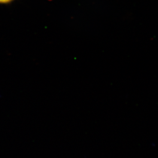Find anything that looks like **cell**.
Here are the masks:
<instances>
[{"label": "cell", "mask_w": 158, "mask_h": 158, "mask_svg": "<svg viewBox=\"0 0 158 158\" xmlns=\"http://www.w3.org/2000/svg\"><path fill=\"white\" fill-rule=\"evenodd\" d=\"M12 0H0V3H7L12 1Z\"/></svg>", "instance_id": "1"}]
</instances>
